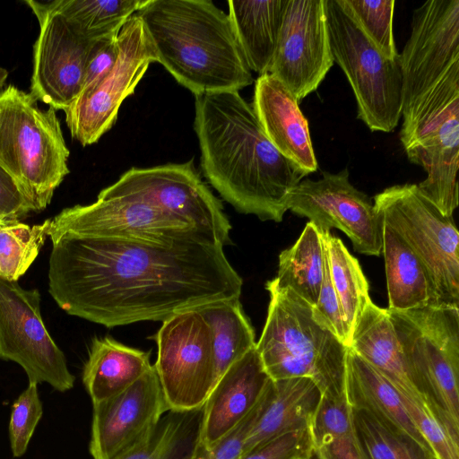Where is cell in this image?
<instances>
[{
  "mask_svg": "<svg viewBox=\"0 0 459 459\" xmlns=\"http://www.w3.org/2000/svg\"><path fill=\"white\" fill-rule=\"evenodd\" d=\"M242 282L219 243L72 233L52 239L50 295L67 314L107 327L239 298Z\"/></svg>",
  "mask_w": 459,
  "mask_h": 459,
  "instance_id": "cell-1",
  "label": "cell"
},
{
  "mask_svg": "<svg viewBox=\"0 0 459 459\" xmlns=\"http://www.w3.org/2000/svg\"><path fill=\"white\" fill-rule=\"evenodd\" d=\"M195 131L202 171L238 212L282 221L291 190L307 175L269 141L237 91L195 96Z\"/></svg>",
  "mask_w": 459,
  "mask_h": 459,
  "instance_id": "cell-2",
  "label": "cell"
},
{
  "mask_svg": "<svg viewBox=\"0 0 459 459\" xmlns=\"http://www.w3.org/2000/svg\"><path fill=\"white\" fill-rule=\"evenodd\" d=\"M135 13L156 62L195 96L253 83L229 15L212 1L148 0Z\"/></svg>",
  "mask_w": 459,
  "mask_h": 459,
  "instance_id": "cell-3",
  "label": "cell"
},
{
  "mask_svg": "<svg viewBox=\"0 0 459 459\" xmlns=\"http://www.w3.org/2000/svg\"><path fill=\"white\" fill-rule=\"evenodd\" d=\"M266 321L256 342L265 372L272 380L309 377L321 394H344L348 348L314 319L312 306L273 280Z\"/></svg>",
  "mask_w": 459,
  "mask_h": 459,
  "instance_id": "cell-4",
  "label": "cell"
},
{
  "mask_svg": "<svg viewBox=\"0 0 459 459\" xmlns=\"http://www.w3.org/2000/svg\"><path fill=\"white\" fill-rule=\"evenodd\" d=\"M69 154L56 109H40L30 93L13 85L0 92V165L31 212L50 204L69 173Z\"/></svg>",
  "mask_w": 459,
  "mask_h": 459,
  "instance_id": "cell-5",
  "label": "cell"
},
{
  "mask_svg": "<svg viewBox=\"0 0 459 459\" xmlns=\"http://www.w3.org/2000/svg\"><path fill=\"white\" fill-rule=\"evenodd\" d=\"M386 309L415 387L459 440V307Z\"/></svg>",
  "mask_w": 459,
  "mask_h": 459,
  "instance_id": "cell-6",
  "label": "cell"
},
{
  "mask_svg": "<svg viewBox=\"0 0 459 459\" xmlns=\"http://www.w3.org/2000/svg\"><path fill=\"white\" fill-rule=\"evenodd\" d=\"M325 11L333 61L353 91L358 118L373 132H392L403 110L400 55H383L339 0H325Z\"/></svg>",
  "mask_w": 459,
  "mask_h": 459,
  "instance_id": "cell-7",
  "label": "cell"
},
{
  "mask_svg": "<svg viewBox=\"0 0 459 459\" xmlns=\"http://www.w3.org/2000/svg\"><path fill=\"white\" fill-rule=\"evenodd\" d=\"M374 206L425 266L433 307H459V232L453 217L443 215L416 184L384 189L374 196Z\"/></svg>",
  "mask_w": 459,
  "mask_h": 459,
  "instance_id": "cell-8",
  "label": "cell"
},
{
  "mask_svg": "<svg viewBox=\"0 0 459 459\" xmlns=\"http://www.w3.org/2000/svg\"><path fill=\"white\" fill-rule=\"evenodd\" d=\"M158 357L153 365L169 411L202 410L216 384L212 336L197 307L162 321L155 335Z\"/></svg>",
  "mask_w": 459,
  "mask_h": 459,
  "instance_id": "cell-9",
  "label": "cell"
},
{
  "mask_svg": "<svg viewBox=\"0 0 459 459\" xmlns=\"http://www.w3.org/2000/svg\"><path fill=\"white\" fill-rule=\"evenodd\" d=\"M98 196L143 202L212 234L223 247L231 243V226L221 203L202 180L193 160L131 168Z\"/></svg>",
  "mask_w": 459,
  "mask_h": 459,
  "instance_id": "cell-10",
  "label": "cell"
},
{
  "mask_svg": "<svg viewBox=\"0 0 459 459\" xmlns=\"http://www.w3.org/2000/svg\"><path fill=\"white\" fill-rule=\"evenodd\" d=\"M411 31L402 54L403 126L447 73L459 64V0H429L412 13Z\"/></svg>",
  "mask_w": 459,
  "mask_h": 459,
  "instance_id": "cell-11",
  "label": "cell"
},
{
  "mask_svg": "<svg viewBox=\"0 0 459 459\" xmlns=\"http://www.w3.org/2000/svg\"><path fill=\"white\" fill-rule=\"evenodd\" d=\"M117 45L113 67L95 85L81 91L65 111L71 136L82 146L97 143L111 129L121 104L134 92L151 63L156 62L154 49L136 13L121 28Z\"/></svg>",
  "mask_w": 459,
  "mask_h": 459,
  "instance_id": "cell-12",
  "label": "cell"
},
{
  "mask_svg": "<svg viewBox=\"0 0 459 459\" xmlns=\"http://www.w3.org/2000/svg\"><path fill=\"white\" fill-rule=\"evenodd\" d=\"M0 359L19 364L29 382H46L59 392L74 387L65 356L43 322L39 291L1 277Z\"/></svg>",
  "mask_w": 459,
  "mask_h": 459,
  "instance_id": "cell-13",
  "label": "cell"
},
{
  "mask_svg": "<svg viewBox=\"0 0 459 459\" xmlns=\"http://www.w3.org/2000/svg\"><path fill=\"white\" fill-rule=\"evenodd\" d=\"M65 233L81 236L169 241L194 238L220 243L212 234L141 201L100 197L65 208L51 220V240Z\"/></svg>",
  "mask_w": 459,
  "mask_h": 459,
  "instance_id": "cell-14",
  "label": "cell"
},
{
  "mask_svg": "<svg viewBox=\"0 0 459 459\" xmlns=\"http://www.w3.org/2000/svg\"><path fill=\"white\" fill-rule=\"evenodd\" d=\"M287 208L308 218L319 231L342 230L358 253H382L383 218L371 199L350 182L347 168L334 174L325 171L316 181L301 180L291 190Z\"/></svg>",
  "mask_w": 459,
  "mask_h": 459,
  "instance_id": "cell-15",
  "label": "cell"
},
{
  "mask_svg": "<svg viewBox=\"0 0 459 459\" xmlns=\"http://www.w3.org/2000/svg\"><path fill=\"white\" fill-rule=\"evenodd\" d=\"M36 15L39 33L33 47L31 97L65 111L79 96L91 46L49 3L26 0Z\"/></svg>",
  "mask_w": 459,
  "mask_h": 459,
  "instance_id": "cell-16",
  "label": "cell"
},
{
  "mask_svg": "<svg viewBox=\"0 0 459 459\" xmlns=\"http://www.w3.org/2000/svg\"><path fill=\"white\" fill-rule=\"evenodd\" d=\"M333 62L325 0H286L268 73L299 102L318 88Z\"/></svg>",
  "mask_w": 459,
  "mask_h": 459,
  "instance_id": "cell-17",
  "label": "cell"
},
{
  "mask_svg": "<svg viewBox=\"0 0 459 459\" xmlns=\"http://www.w3.org/2000/svg\"><path fill=\"white\" fill-rule=\"evenodd\" d=\"M90 453L112 459L150 435L169 411L154 366L117 395L93 403Z\"/></svg>",
  "mask_w": 459,
  "mask_h": 459,
  "instance_id": "cell-18",
  "label": "cell"
},
{
  "mask_svg": "<svg viewBox=\"0 0 459 459\" xmlns=\"http://www.w3.org/2000/svg\"><path fill=\"white\" fill-rule=\"evenodd\" d=\"M270 380L255 347L234 362L202 408L195 443L209 447L230 433L259 403Z\"/></svg>",
  "mask_w": 459,
  "mask_h": 459,
  "instance_id": "cell-19",
  "label": "cell"
},
{
  "mask_svg": "<svg viewBox=\"0 0 459 459\" xmlns=\"http://www.w3.org/2000/svg\"><path fill=\"white\" fill-rule=\"evenodd\" d=\"M252 107L273 145L307 176L317 170L308 122L293 94L267 73L255 82Z\"/></svg>",
  "mask_w": 459,
  "mask_h": 459,
  "instance_id": "cell-20",
  "label": "cell"
},
{
  "mask_svg": "<svg viewBox=\"0 0 459 459\" xmlns=\"http://www.w3.org/2000/svg\"><path fill=\"white\" fill-rule=\"evenodd\" d=\"M320 398L309 377L273 380L271 397L248 432L241 456L278 436L309 429Z\"/></svg>",
  "mask_w": 459,
  "mask_h": 459,
  "instance_id": "cell-21",
  "label": "cell"
},
{
  "mask_svg": "<svg viewBox=\"0 0 459 459\" xmlns=\"http://www.w3.org/2000/svg\"><path fill=\"white\" fill-rule=\"evenodd\" d=\"M349 348L399 392L422 397L412 382L386 308L372 300L364 306L353 326Z\"/></svg>",
  "mask_w": 459,
  "mask_h": 459,
  "instance_id": "cell-22",
  "label": "cell"
},
{
  "mask_svg": "<svg viewBox=\"0 0 459 459\" xmlns=\"http://www.w3.org/2000/svg\"><path fill=\"white\" fill-rule=\"evenodd\" d=\"M344 394L353 410L374 414L431 450L409 418L398 390L351 348L346 355Z\"/></svg>",
  "mask_w": 459,
  "mask_h": 459,
  "instance_id": "cell-23",
  "label": "cell"
},
{
  "mask_svg": "<svg viewBox=\"0 0 459 459\" xmlns=\"http://www.w3.org/2000/svg\"><path fill=\"white\" fill-rule=\"evenodd\" d=\"M150 352L105 337H95L82 371L83 385L93 403L112 398L136 382L151 368Z\"/></svg>",
  "mask_w": 459,
  "mask_h": 459,
  "instance_id": "cell-24",
  "label": "cell"
},
{
  "mask_svg": "<svg viewBox=\"0 0 459 459\" xmlns=\"http://www.w3.org/2000/svg\"><path fill=\"white\" fill-rule=\"evenodd\" d=\"M286 0H230L229 18L251 71L269 72L282 22Z\"/></svg>",
  "mask_w": 459,
  "mask_h": 459,
  "instance_id": "cell-25",
  "label": "cell"
},
{
  "mask_svg": "<svg viewBox=\"0 0 459 459\" xmlns=\"http://www.w3.org/2000/svg\"><path fill=\"white\" fill-rule=\"evenodd\" d=\"M388 309L408 310L434 306V290L428 272L403 238L384 222Z\"/></svg>",
  "mask_w": 459,
  "mask_h": 459,
  "instance_id": "cell-26",
  "label": "cell"
},
{
  "mask_svg": "<svg viewBox=\"0 0 459 459\" xmlns=\"http://www.w3.org/2000/svg\"><path fill=\"white\" fill-rule=\"evenodd\" d=\"M325 245L321 232L308 221L293 246L279 255V288L289 289L314 306L324 278Z\"/></svg>",
  "mask_w": 459,
  "mask_h": 459,
  "instance_id": "cell-27",
  "label": "cell"
},
{
  "mask_svg": "<svg viewBox=\"0 0 459 459\" xmlns=\"http://www.w3.org/2000/svg\"><path fill=\"white\" fill-rule=\"evenodd\" d=\"M197 308L211 328L217 382L234 362L256 346L255 332L239 298L215 300Z\"/></svg>",
  "mask_w": 459,
  "mask_h": 459,
  "instance_id": "cell-28",
  "label": "cell"
},
{
  "mask_svg": "<svg viewBox=\"0 0 459 459\" xmlns=\"http://www.w3.org/2000/svg\"><path fill=\"white\" fill-rule=\"evenodd\" d=\"M309 431L317 459H367L345 394L339 397L321 394Z\"/></svg>",
  "mask_w": 459,
  "mask_h": 459,
  "instance_id": "cell-29",
  "label": "cell"
},
{
  "mask_svg": "<svg viewBox=\"0 0 459 459\" xmlns=\"http://www.w3.org/2000/svg\"><path fill=\"white\" fill-rule=\"evenodd\" d=\"M148 0H56L50 5L86 39L116 37Z\"/></svg>",
  "mask_w": 459,
  "mask_h": 459,
  "instance_id": "cell-30",
  "label": "cell"
},
{
  "mask_svg": "<svg viewBox=\"0 0 459 459\" xmlns=\"http://www.w3.org/2000/svg\"><path fill=\"white\" fill-rule=\"evenodd\" d=\"M325 243L330 275L339 299L349 340L364 306L371 300L368 283L359 261L342 241L330 231H320ZM350 346V344H349Z\"/></svg>",
  "mask_w": 459,
  "mask_h": 459,
  "instance_id": "cell-31",
  "label": "cell"
},
{
  "mask_svg": "<svg viewBox=\"0 0 459 459\" xmlns=\"http://www.w3.org/2000/svg\"><path fill=\"white\" fill-rule=\"evenodd\" d=\"M358 437L367 459H437L435 454L410 436L374 414L353 410Z\"/></svg>",
  "mask_w": 459,
  "mask_h": 459,
  "instance_id": "cell-32",
  "label": "cell"
},
{
  "mask_svg": "<svg viewBox=\"0 0 459 459\" xmlns=\"http://www.w3.org/2000/svg\"><path fill=\"white\" fill-rule=\"evenodd\" d=\"M51 225L48 219L29 225L14 221L0 226V277L17 281L37 258Z\"/></svg>",
  "mask_w": 459,
  "mask_h": 459,
  "instance_id": "cell-33",
  "label": "cell"
},
{
  "mask_svg": "<svg viewBox=\"0 0 459 459\" xmlns=\"http://www.w3.org/2000/svg\"><path fill=\"white\" fill-rule=\"evenodd\" d=\"M186 414L171 412L163 417L150 435L112 459H181L192 439Z\"/></svg>",
  "mask_w": 459,
  "mask_h": 459,
  "instance_id": "cell-34",
  "label": "cell"
},
{
  "mask_svg": "<svg viewBox=\"0 0 459 459\" xmlns=\"http://www.w3.org/2000/svg\"><path fill=\"white\" fill-rule=\"evenodd\" d=\"M374 45L390 59L399 57L394 32V0H339Z\"/></svg>",
  "mask_w": 459,
  "mask_h": 459,
  "instance_id": "cell-35",
  "label": "cell"
},
{
  "mask_svg": "<svg viewBox=\"0 0 459 459\" xmlns=\"http://www.w3.org/2000/svg\"><path fill=\"white\" fill-rule=\"evenodd\" d=\"M399 393L409 418L437 459H459V441L436 416L427 401L421 396Z\"/></svg>",
  "mask_w": 459,
  "mask_h": 459,
  "instance_id": "cell-36",
  "label": "cell"
},
{
  "mask_svg": "<svg viewBox=\"0 0 459 459\" xmlns=\"http://www.w3.org/2000/svg\"><path fill=\"white\" fill-rule=\"evenodd\" d=\"M42 414L43 406L39 396L38 384L29 382L28 387L12 406L9 437L14 457L25 454Z\"/></svg>",
  "mask_w": 459,
  "mask_h": 459,
  "instance_id": "cell-37",
  "label": "cell"
},
{
  "mask_svg": "<svg viewBox=\"0 0 459 459\" xmlns=\"http://www.w3.org/2000/svg\"><path fill=\"white\" fill-rule=\"evenodd\" d=\"M273 391L271 379L261 400L230 433L214 445L205 447L195 443L181 459H239L245 439L267 404Z\"/></svg>",
  "mask_w": 459,
  "mask_h": 459,
  "instance_id": "cell-38",
  "label": "cell"
},
{
  "mask_svg": "<svg viewBox=\"0 0 459 459\" xmlns=\"http://www.w3.org/2000/svg\"><path fill=\"white\" fill-rule=\"evenodd\" d=\"M312 315L317 324L330 331L345 346L349 347L350 340L344 324L341 304L332 282L325 247L324 278L317 300L316 304L312 306Z\"/></svg>",
  "mask_w": 459,
  "mask_h": 459,
  "instance_id": "cell-39",
  "label": "cell"
},
{
  "mask_svg": "<svg viewBox=\"0 0 459 459\" xmlns=\"http://www.w3.org/2000/svg\"><path fill=\"white\" fill-rule=\"evenodd\" d=\"M313 455L309 429H303L278 436L239 459H311Z\"/></svg>",
  "mask_w": 459,
  "mask_h": 459,
  "instance_id": "cell-40",
  "label": "cell"
},
{
  "mask_svg": "<svg viewBox=\"0 0 459 459\" xmlns=\"http://www.w3.org/2000/svg\"><path fill=\"white\" fill-rule=\"evenodd\" d=\"M117 36L95 40L91 46L81 91L95 85L113 67L118 54Z\"/></svg>",
  "mask_w": 459,
  "mask_h": 459,
  "instance_id": "cell-41",
  "label": "cell"
},
{
  "mask_svg": "<svg viewBox=\"0 0 459 459\" xmlns=\"http://www.w3.org/2000/svg\"><path fill=\"white\" fill-rule=\"evenodd\" d=\"M30 212L14 178L0 165V220L19 221Z\"/></svg>",
  "mask_w": 459,
  "mask_h": 459,
  "instance_id": "cell-42",
  "label": "cell"
},
{
  "mask_svg": "<svg viewBox=\"0 0 459 459\" xmlns=\"http://www.w3.org/2000/svg\"><path fill=\"white\" fill-rule=\"evenodd\" d=\"M7 76H8L7 70L3 67H0V88L4 85Z\"/></svg>",
  "mask_w": 459,
  "mask_h": 459,
  "instance_id": "cell-43",
  "label": "cell"
},
{
  "mask_svg": "<svg viewBox=\"0 0 459 459\" xmlns=\"http://www.w3.org/2000/svg\"><path fill=\"white\" fill-rule=\"evenodd\" d=\"M14 221L0 220V226Z\"/></svg>",
  "mask_w": 459,
  "mask_h": 459,
  "instance_id": "cell-44",
  "label": "cell"
}]
</instances>
